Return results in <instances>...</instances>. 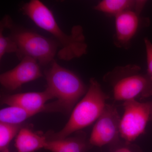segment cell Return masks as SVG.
Returning <instances> with one entry per match:
<instances>
[{"label":"cell","instance_id":"obj_1","mask_svg":"<svg viewBox=\"0 0 152 152\" xmlns=\"http://www.w3.org/2000/svg\"><path fill=\"white\" fill-rule=\"evenodd\" d=\"M21 9L23 14L37 26L56 38L61 48L58 53L60 59L69 61L87 53L88 45L81 26H74L70 34H66L58 25L52 11L39 0L30 1Z\"/></svg>","mask_w":152,"mask_h":152},{"label":"cell","instance_id":"obj_2","mask_svg":"<svg viewBox=\"0 0 152 152\" xmlns=\"http://www.w3.org/2000/svg\"><path fill=\"white\" fill-rule=\"evenodd\" d=\"M49 90L56 101L48 105V111L69 113L78 101L86 93V86L73 72L59 64L55 60L45 71Z\"/></svg>","mask_w":152,"mask_h":152},{"label":"cell","instance_id":"obj_3","mask_svg":"<svg viewBox=\"0 0 152 152\" xmlns=\"http://www.w3.org/2000/svg\"><path fill=\"white\" fill-rule=\"evenodd\" d=\"M107 95L96 79H90L88 89L72 110L69 121L59 132L50 134V140L68 137L77 131L91 125L102 113L107 104Z\"/></svg>","mask_w":152,"mask_h":152},{"label":"cell","instance_id":"obj_4","mask_svg":"<svg viewBox=\"0 0 152 152\" xmlns=\"http://www.w3.org/2000/svg\"><path fill=\"white\" fill-rule=\"evenodd\" d=\"M7 24L10 35L18 46V53L16 56L19 59L25 56L31 57L42 66L54 61L59 45L57 42L31 30L15 26L11 18Z\"/></svg>","mask_w":152,"mask_h":152},{"label":"cell","instance_id":"obj_5","mask_svg":"<svg viewBox=\"0 0 152 152\" xmlns=\"http://www.w3.org/2000/svg\"><path fill=\"white\" fill-rule=\"evenodd\" d=\"M124 115L120 122V136L127 143L143 134L152 112V102L141 103L136 100L124 103Z\"/></svg>","mask_w":152,"mask_h":152},{"label":"cell","instance_id":"obj_6","mask_svg":"<svg viewBox=\"0 0 152 152\" xmlns=\"http://www.w3.org/2000/svg\"><path fill=\"white\" fill-rule=\"evenodd\" d=\"M127 68V74L124 73V77L119 79L114 85L115 100L125 102L135 100L137 98L151 96L152 94V83L147 75L138 73L140 70L138 66L128 65Z\"/></svg>","mask_w":152,"mask_h":152},{"label":"cell","instance_id":"obj_7","mask_svg":"<svg viewBox=\"0 0 152 152\" xmlns=\"http://www.w3.org/2000/svg\"><path fill=\"white\" fill-rule=\"evenodd\" d=\"M121 120L115 107L107 104L93 128L90 144L101 147L117 140L120 135Z\"/></svg>","mask_w":152,"mask_h":152},{"label":"cell","instance_id":"obj_8","mask_svg":"<svg viewBox=\"0 0 152 152\" xmlns=\"http://www.w3.org/2000/svg\"><path fill=\"white\" fill-rule=\"evenodd\" d=\"M20 61L13 69L0 75V83L7 89L15 91L43 76L39 64L34 59L25 56Z\"/></svg>","mask_w":152,"mask_h":152},{"label":"cell","instance_id":"obj_9","mask_svg":"<svg viewBox=\"0 0 152 152\" xmlns=\"http://www.w3.org/2000/svg\"><path fill=\"white\" fill-rule=\"evenodd\" d=\"M146 2L144 1L135 8L128 10L115 16L116 44L120 47L127 45L138 29L140 14Z\"/></svg>","mask_w":152,"mask_h":152},{"label":"cell","instance_id":"obj_10","mask_svg":"<svg viewBox=\"0 0 152 152\" xmlns=\"http://www.w3.org/2000/svg\"><path fill=\"white\" fill-rule=\"evenodd\" d=\"M54 97L49 90L43 91L19 93L4 95L1 103L8 106H15L39 113L47 111V102Z\"/></svg>","mask_w":152,"mask_h":152},{"label":"cell","instance_id":"obj_11","mask_svg":"<svg viewBox=\"0 0 152 152\" xmlns=\"http://www.w3.org/2000/svg\"><path fill=\"white\" fill-rule=\"evenodd\" d=\"M48 141L46 137L28 128H21L15 140L18 152H36L45 148Z\"/></svg>","mask_w":152,"mask_h":152},{"label":"cell","instance_id":"obj_12","mask_svg":"<svg viewBox=\"0 0 152 152\" xmlns=\"http://www.w3.org/2000/svg\"><path fill=\"white\" fill-rule=\"evenodd\" d=\"M87 145L83 137L48 140L45 149L51 152H84Z\"/></svg>","mask_w":152,"mask_h":152},{"label":"cell","instance_id":"obj_13","mask_svg":"<svg viewBox=\"0 0 152 152\" xmlns=\"http://www.w3.org/2000/svg\"><path fill=\"white\" fill-rule=\"evenodd\" d=\"M144 1L103 0L95 6L96 10L114 16L128 10L135 8Z\"/></svg>","mask_w":152,"mask_h":152},{"label":"cell","instance_id":"obj_14","mask_svg":"<svg viewBox=\"0 0 152 152\" xmlns=\"http://www.w3.org/2000/svg\"><path fill=\"white\" fill-rule=\"evenodd\" d=\"M37 114L18 107L8 106L0 110V122L21 125L23 122Z\"/></svg>","mask_w":152,"mask_h":152},{"label":"cell","instance_id":"obj_15","mask_svg":"<svg viewBox=\"0 0 152 152\" xmlns=\"http://www.w3.org/2000/svg\"><path fill=\"white\" fill-rule=\"evenodd\" d=\"M21 124L0 122V151L8 149L10 143L21 129Z\"/></svg>","mask_w":152,"mask_h":152},{"label":"cell","instance_id":"obj_16","mask_svg":"<svg viewBox=\"0 0 152 152\" xmlns=\"http://www.w3.org/2000/svg\"><path fill=\"white\" fill-rule=\"evenodd\" d=\"M6 29L2 22L0 23V60L2 59L4 55L14 53L16 55L18 53V49L16 42L10 35L5 36L4 31Z\"/></svg>","mask_w":152,"mask_h":152},{"label":"cell","instance_id":"obj_17","mask_svg":"<svg viewBox=\"0 0 152 152\" xmlns=\"http://www.w3.org/2000/svg\"><path fill=\"white\" fill-rule=\"evenodd\" d=\"M145 47L146 52L147 63V76L152 83V43L149 39L145 38Z\"/></svg>","mask_w":152,"mask_h":152},{"label":"cell","instance_id":"obj_18","mask_svg":"<svg viewBox=\"0 0 152 152\" xmlns=\"http://www.w3.org/2000/svg\"><path fill=\"white\" fill-rule=\"evenodd\" d=\"M114 152H133L127 148H121L118 149Z\"/></svg>","mask_w":152,"mask_h":152},{"label":"cell","instance_id":"obj_19","mask_svg":"<svg viewBox=\"0 0 152 152\" xmlns=\"http://www.w3.org/2000/svg\"><path fill=\"white\" fill-rule=\"evenodd\" d=\"M1 152H11L10 151V150H9V148L7 149H6L5 150H4V151H2Z\"/></svg>","mask_w":152,"mask_h":152},{"label":"cell","instance_id":"obj_20","mask_svg":"<svg viewBox=\"0 0 152 152\" xmlns=\"http://www.w3.org/2000/svg\"><path fill=\"white\" fill-rule=\"evenodd\" d=\"M151 121H152V112L151 115Z\"/></svg>","mask_w":152,"mask_h":152}]
</instances>
